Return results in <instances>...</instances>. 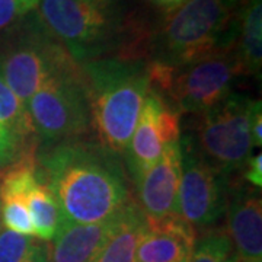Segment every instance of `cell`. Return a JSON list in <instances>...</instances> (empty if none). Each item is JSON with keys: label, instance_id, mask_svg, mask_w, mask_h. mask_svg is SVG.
<instances>
[{"label": "cell", "instance_id": "ba28073f", "mask_svg": "<svg viewBox=\"0 0 262 262\" xmlns=\"http://www.w3.org/2000/svg\"><path fill=\"white\" fill-rule=\"evenodd\" d=\"M182 173L178 189V215L194 227L196 234L220 226L227 208L230 179L208 165L187 133L179 139Z\"/></svg>", "mask_w": 262, "mask_h": 262}, {"label": "cell", "instance_id": "2e32d148", "mask_svg": "<svg viewBox=\"0 0 262 262\" xmlns=\"http://www.w3.org/2000/svg\"><path fill=\"white\" fill-rule=\"evenodd\" d=\"M236 56L242 76L261 73L262 64V0H249L237 13Z\"/></svg>", "mask_w": 262, "mask_h": 262}, {"label": "cell", "instance_id": "d4e9b609", "mask_svg": "<svg viewBox=\"0 0 262 262\" xmlns=\"http://www.w3.org/2000/svg\"><path fill=\"white\" fill-rule=\"evenodd\" d=\"M241 178L244 179L246 184H249L251 187L259 188L262 187V155H252L248 162L245 163L242 170L237 173Z\"/></svg>", "mask_w": 262, "mask_h": 262}, {"label": "cell", "instance_id": "484cf974", "mask_svg": "<svg viewBox=\"0 0 262 262\" xmlns=\"http://www.w3.org/2000/svg\"><path fill=\"white\" fill-rule=\"evenodd\" d=\"M259 108L256 113L253 114L252 125H251V134H252V143L255 146H261L262 144V114Z\"/></svg>", "mask_w": 262, "mask_h": 262}, {"label": "cell", "instance_id": "4fadbf2b", "mask_svg": "<svg viewBox=\"0 0 262 262\" xmlns=\"http://www.w3.org/2000/svg\"><path fill=\"white\" fill-rule=\"evenodd\" d=\"M196 232L178 214L162 220L146 219L136 262H189Z\"/></svg>", "mask_w": 262, "mask_h": 262}, {"label": "cell", "instance_id": "603a6c76", "mask_svg": "<svg viewBox=\"0 0 262 262\" xmlns=\"http://www.w3.org/2000/svg\"><path fill=\"white\" fill-rule=\"evenodd\" d=\"M2 226L10 232L34 236V226L31 222L27 201H9L0 204Z\"/></svg>", "mask_w": 262, "mask_h": 262}, {"label": "cell", "instance_id": "6da1fadb", "mask_svg": "<svg viewBox=\"0 0 262 262\" xmlns=\"http://www.w3.org/2000/svg\"><path fill=\"white\" fill-rule=\"evenodd\" d=\"M38 165L42 184L73 223L106 222L134 196L122 156L94 136L39 146Z\"/></svg>", "mask_w": 262, "mask_h": 262}, {"label": "cell", "instance_id": "4316f807", "mask_svg": "<svg viewBox=\"0 0 262 262\" xmlns=\"http://www.w3.org/2000/svg\"><path fill=\"white\" fill-rule=\"evenodd\" d=\"M248 2H249V0H220V3H222L230 13H237V12H241V10L244 9L245 6L248 5Z\"/></svg>", "mask_w": 262, "mask_h": 262}, {"label": "cell", "instance_id": "8fae6325", "mask_svg": "<svg viewBox=\"0 0 262 262\" xmlns=\"http://www.w3.org/2000/svg\"><path fill=\"white\" fill-rule=\"evenodd\" d=\"M225 215V229L236 258L245 262H262L261 189L251 187L239 175L232 177Z\"/></svg>", "mask_w": 262, "mask_h": 262}, {"label": "cell", "instance_id": "3957f363", "mask_svg": "<svg viewBox=\"0 0 262 262\" xmlns=\"http://www.w3.org/2000/svg\"><path fill=\"white\" fill-rule=\"evenodd\" d=\"M95 139L124 155L149 91L147 60L102 57L82 63Z\"/></svg>", "mask_w": 262, "mask_h": 262}, {"label": "cell", "instance_id": "8992f818", "mask_svg": "<svg viewBox=\"0 0 262 262\" xmlns=\"http://www.w3.org/2000/svg\"><path fill=\"white\" fill-rule=\"evenodd\" d=\"M259 108V99L230 94L223 102L195 115V127L187 134L196 153L226 177L237 175L252 156L251 125Z\"/></svg>", "mask_w": 262, "mask_h": 262}, {"label": "cell", "instance_id": "e0dca14e", "mask_svg": "<svg viewBox=\"0 0 262 262\" xmlns=\"http://www.w3.org/2000/svg\"><path fill=\"white\" fill-rule=\"evenodd\" d=\"M27 207L35 237L44 242H51L66 220L64 213L54 194L44 184H39L27 196Z\"/></svg>", "mask_w": 262, "mask_h": 262}, {"label": "cell", "instance_id": "9c48e42d", "mask_svg": "<svg viewBox=\"0 0 262 262\" xmlns=\"http://www.w3.org/2000/svg\"><path fill=\"white\" fill-rule=\"evenodd\" d=\"M237 76L242 72L236 46L220 48L175 72L169 101L181 114L200 115L232 94Z\"/></svg>", "mask_w": 262, "mask_h": 262}, {"label": "cell", "instance_id": "ffe728a7", "mask_svg": "<svg viewBox=\"0 0 262 262\" xmlns=\"http://www.w3.org/2000/svg\"><path fill=\"white\" fill-rule=\"evenodd\" d=\"M50 242L0 229V262H48Z\"/></svg>", "mask_w": 262, "mask_h": 262}, {"label": "cell", "instance_id": "83f0119b", "mask_svg": "<svg viewBox=\"0 0 262 262\" xmlns=\"http://www.w3.org/2000/svg\"><path fill=\"white\" fill-rule=\"evenodd\" d=\"M153 2H156V3L162 5L163 8H166V10L173 9V8L179 6V3H181V0H153Z\"/></svg>", "mask_w": 262, "mask_h": 262}, {"label": "cell", "instance_id": "9a60e30c", "mask_svg": "<svg viewBox=\"0 0 262 262\" xmlns=\"http://www.w3.org/2000/svg\"><path fill=\"white\" fill-rule=\"evenodd\" d=\"M146 226V215L136 198L113 217L110 234L95 262H136V252Z\"/></svg>", "mask_w": 262, "mask_h": 262}, {"label": "cell", "instance_id": "277c9868", "mask_svg": "<svg viewBox=\"0 0 262 262\" xmlns=\"http://www.w3.org/2000/svg\"><path fill=\"white\" fill-rule=\"evenodd\" d=\"M237 13H230L220 0H185L153 28L149 60L178 70L220 48L234 47Z\"/></svg>", "mask_w": 262, "mask_h": 262}, {"label": "cell", "instance_id": "7402d4cb", "mask_svg": "<svg viewBox=\"0 0 262 262\" xmlns=\"http://www.w3.org/2000/svg\"><path fill=\"white\" fill-rule=\"evenodd\" d=\"M39 141H27L16 134L0 128V173L24 158L37 156Z\"/></svg>", "mask_w": 262, "mask_h": 262}, {"label": "cell", "instance_id": "7c38bea8", "mask_svg": "<svg viewBox=\"0 0 262 262\" xmlns=\"http://www.w3.org/2000/svg\"><path fill=\"white\" fill-rule=\"evenodd\" d=\"M182 173L181 144H170L160 159L133 184L137 204L149 220L178 214V189Z\"/></svg>", "mask_w": 262, "mask_h": 262}, {"label": "cell", "instance_id": "52a82bcc", "mask_svg": "<svg viewBox=\"0 0 262 262\" xmlns=\"http://www.w3.org/2000/svg\"><path fill=\"white\" fill-rule=\"evenodd\" d=\"M25 105L39 146L94 136L86 79L77 61L47 79Z\"/></svg>", "mask_w": 262, "mask_h": 262}, {"label": "cell", "instance_id": "f546056e", "mask_svg": "<svg viewBox=\"0 0 262 262\" xmlns=\"http://www.w3.org/2000/svg\"><path fill=\"white\" fill-rule=\"evenodd\" d=\"M0 229H2V220H0Z\"/></svg>", "mask_w": 262, "mask_h": 262}, {"label": "cell", "instance_id": "d6986e66", "mask_svg": "<svg viewBox=\"0 0 262 262\" xmlns=\"http://www.w3.org/2000/svg\"><path fill=\"white\" fill-rule=\"evenodd\" d=\"M0 128L27 141H39L27 105L12 92L0 70ZM41 143V141H39Z\"/></svg>", "mask_w": 262, "mask_h": 262}, {"label": "cell", "instance_id": "5bb4252c", "mask_svg": "<svg viewBox=\"0 0 262 262\" xmlns=\"http://www.w3.org/2000/svg\"><path fill=\"white\" fill-rule=\"evenodd\" d=\"M113 219L80 225L64 220L56 237L50 242L48 262H95L110 234Z\"/></svg>", "mask_w": 262, "mask_h": 262}, {"label": "cell", "instance_id": "f1b7e54d", "mask_svg": "<svg viewBox=\"0 0 262 262\" xmlns=\"http://www.w3.org/2000/svg\"><path fill=\"white\" fill-rule=\"evenodd\" d=\"M236 262H245V261H241V259H237V258H236Z\"/></svg>", "mask_w": 262, "mask_h": 262}, {"label": "cell", "instance_id": "cb8c5ba5", "mask_svg": "<svg viewBox=\"0 0 262 262\" xmlns=\"http://www.w3.org/2000/svg\"><path fill=\"white\" fill-rule=\"evenodd\" d=\"M38 5L39 0H0V35L35 12Z\"/></svg>", "mask_w": 262, "mask_h": 262}, {"label": "cell", "instance_id": "30bf717a", "mask_svg": "<svg viewBox=\"0 0 262 262\" xmlns=\"http://www.w3.org/2000/svg\"><path fill=\"white\" fill-rule=\"evenodd\" d=\"M181 115L169 99L147 91L130 143L122 155L131 185L181 139Z\"/></svg>", "mask_w": 262, "mask_h": 262}, {"label": "cell", "instance_id": "5b68a950", "mask_svg": "<svg viewBox=\"0 0 262 262\" xmlns=\"http://www.w3.org/2000/svg\"><path fill=\"white\" fill-rule=\"evenodd\" d=\"M76 61L53 37L37 10L0 35V70L12 92L24 103L42 83Z\"/></svg>", "mask_w": 262, "mask_h": 262}, {"label": "cell", "instance_id": "7a4b0ae2", "mask_svg": "<svg viewBox=\"0 0 262 262\" xmlns=\"http://www.w3.org/2000/svg\"><path fill=\"white\" fill-rule=\"evenodd\" d=\"M37 13L80 64L102 57L149 60L153 28L122 0H39Z\"/></svg>", "mask_w": 262, "mask_h": 262}, {"label": "cell", "instance_id": "44dd1931", "mask_svg": "<svg viewBox=\"0 0 262 262\" xmlns=\"http://www.w3.org/2000/svg\"><path fill=\"white\" fill-rule=\"evenodd\" d=\"M189 262H236L233 245L225 227L215 226L196 234Z\"/></svg>", "mask_w": 262, "mask_h": 262}, {"label": "cell", "instance_id": "ac0fdd59", "mask_svg": "<svg viewBox=\"0 0 262 262\" xmlns=\"http://www.w3.org/2000/svg\"><path fill=\"white\" fill-rule=\"evenodd\" d=\"M42 184L37 156L24 158L0 173V204L27 201L32 189Z\"/></svg>", "mask_w": 262, "mask_h": 262}]
</instances>
